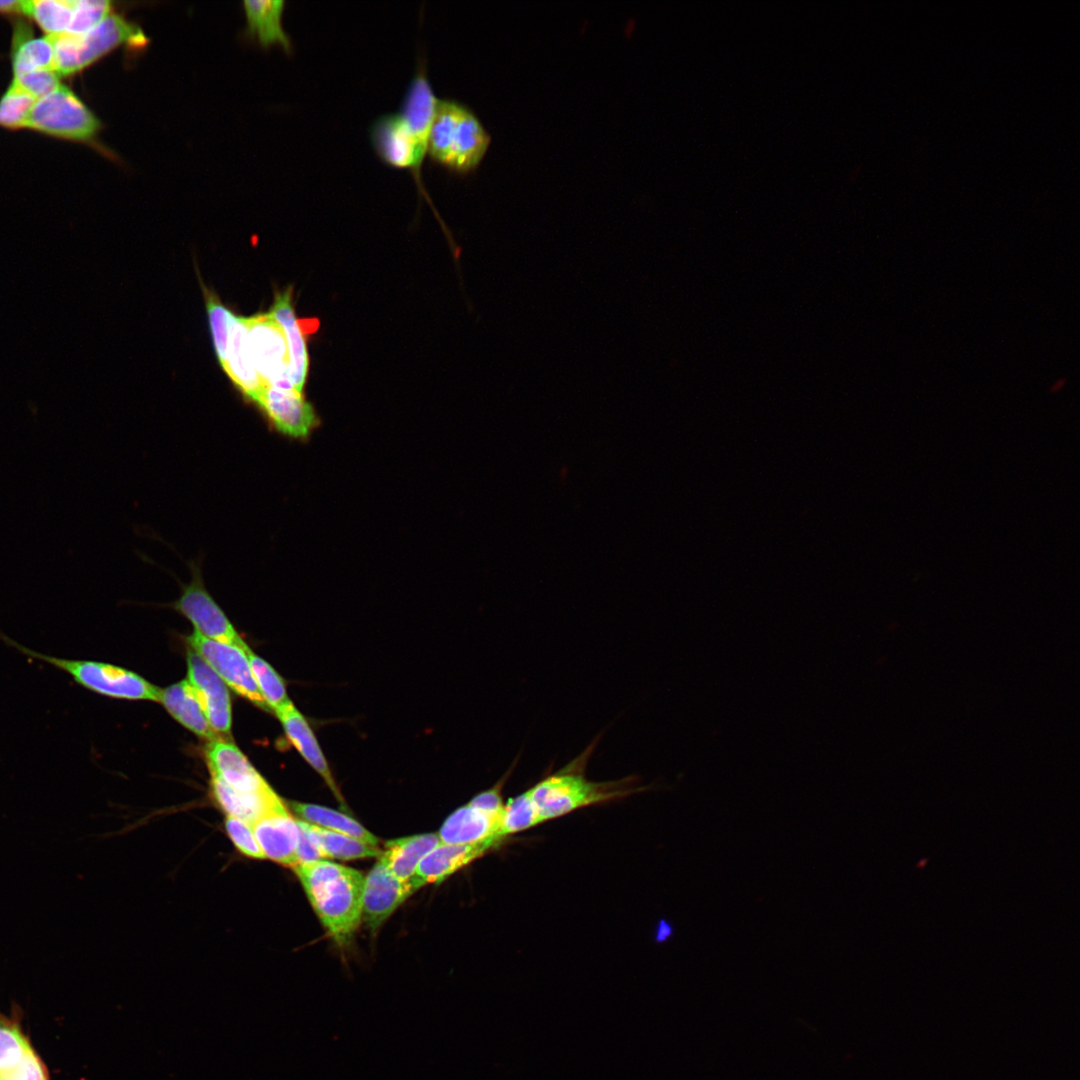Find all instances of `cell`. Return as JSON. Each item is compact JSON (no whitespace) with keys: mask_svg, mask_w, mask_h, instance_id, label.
I'll return each mask as SVG.
<instances>
[{"mask_svg":"<svg viewBox=\"0 0 1080 1080\" xmlns=\"http://www.w3.org/2000/svg\"><path fill=\"white\" fill-rule=\"evenodd\" d=\"M293 870L329 935L339 945L348 943L362 919L363 874L323 859Z\"/></svg>","mask_w":1080,"mask_h":1080,"instance_id":"obj_1","label":"cell"},{"mask_svg":"<svg viewBox=\"0 0 1080 1080\" xmlns=\"http://www.w3.org/2000/svg\"><path fill=\"white\" fill-rule=\"evenodd\" d=\"M588 747L563 769L527 790L540 822L564 816L589 805L627 796L635 790L632 778L594 782L586 778L584 765L591 754Z\"/></svg>","mask_w":1080,"mask_h":1080,"instance_id":"obj_2","label":"cell"},{"mask_svg":"<svg viewBox=\"0 0 1080 1080\" xmlns=\"http://www.w3.org/2000/svg\"><path fill=\"white\" fill-rule=\"evenodd\" d=\"M490 136L465 105L438 99L431 125L427 155L446 169L465 174L482 161Z\"/></svg>","mask_w":1080,"mask_h":1080,"instance_id":"obj_3","label":"cell"},{"mask_svg":"<svg viewBox=\"0 0 1080 1080\" xmlns=\"http://www.w3.org/2000/svg\"><path fill=\"white\" fill-rule=\"evenodd\" d=\"M0 641L23 655L48 663L72 677L79 685L104 696L159 701L161 690L139 675L121 667L90 660L58 658L32 650L0 631Z\"/></svg>","mask_w":1080,"mask_h":1080,"instance_id":"obj_4","label":"cell"},{"mask_svg":"<svg viewBox=\"0 0 1080 1080\" xmlns=\"http://www.w3.org/2000/svg\"><path fill=\"white\" fill-rule=\"evenodd\" d=\"M49 36L54 51V69L60 77L83 70L120 45L145 42V36L138 27L111 14L84 34Z\"/></svg>","mask_w":1080,"mask_h":1080,"instance_id":"obj_5","label":"cell"},{"mask_svg":"<svg viewBox=\"0 0 1080 1080\" xmlns=\"http://www.w3.org/2000/svg\"><path fill=\"white\" fill-rule=\"evenodd\" d=\"M27 128L56 138L84 142L96 136L100 122L72 90L61 84L37 100Z\"/></svg>","mask_w":1080,"mask_h":1080,"instance_id":"obj_6","label":"cell"},{"mask_svg":"<svg viewBox=\"0 0 1080 1080\" xmlns=\"http://www.w3.org/2000/svg\"><path fill=\"white\" fill-rule=\"evenodd\" d=\"M250 355L266 386L294 389L285 333L270 313L245 317Z\"/></svg>","mask_w":1080,"mask_h":1080,"instance_id":"obj_7","label":"cell"},{"mask_svg":"<svg viewBox=\"0 0 1080 1080\" xmlns=\"http://www.w3.org/2000/svg\"><path fill=\"white\" fill-rule=\"evenodd\" d=\"M190 568L192 578L183 587L180 597L173 603V608L188 618L195 630L204 637L236 646L247 653L250 648L206 590L200 565L193 562Z\"/></svg>","mask_w":1080,"mask_h":1080,"instance_id":"obj_8","label":"cell"},{"mask_svg":"<svg viewBox=\"0 0 1080 1080\" xmlns=\"http://www.w3.org/2000/svg\"><path fill=\"white\" fill-rule=\"evenodd\" d=\"M188 643L232 690L258 707L269 710L245 651L208 639L196 630L188 637Z\"/></svg>","mask_w":1080,"mask_h":1080,"instance_id":"obj_9","label":"cell"},{"mask_svg":"<svg viewBox=\"0 0 1080 1080\" xmlns=\"http://www.w3.org/2000/svg\"><path fill=\"white\" fill-rule=\"evenodd\" d=\"M272 429L295 440H306L319 419L302 391L265 386L254 401Z\"/></svg>","mask_w":1080,"mask_h":1080,"instance_id":"obj_10","label":"cell"},{"mask_svg":"<svg viewBox=\"0 0 1080 1080\" xmlns=\"http://www.w3.org/2000/svg\"><path fill=\"white\" fill-rule=\"evenodd\" d=\"M0 1080H51L16 1011L0 1012Z\"/></svg>","mask_w":1080,"mask_h":1080,"instance_id":"obj_11","label":"cell"},{"mask_svg":"<svg viewBox=\"0 0 1080 1080\" xmlns=\"http://www.w3.org/2000/svg\"><path fill=\"white\" fill-rule=\"evenodd\" d=\"M188 681L212 729L229 734L231 729V700L225 682L191 647L187 650Z\"/></svg>","mask_w":1080,"mask_h":1080,"instance_id":"obj_12","label":"cell"},{"mask_svg":"<svg viewBox=\"0 0 1080 1080\" xmlns=\"http://www.w3.org/2000/svg\"><path fill=\"white\" fill-rule=\"evenodd\" d=\"M415 891L410 880L398 879L379 857L365 878L362 919L376 931Z\"/></svg>","mask_w":1080,"mask_h":1080,"instance_id":"obj_13","label":"cell"},{"mask_svg":"<svg viewBox=\"0 0 1080 1080\" xmlns=\"http://www.w3.org/2000/svg\"><path fill=\"white\" fill-rule=\"evenodd\" d=\"M437 102L438 98L427 77L425 65L420 63L409 83L400 113L405 118L415 141L417 157L415 181L421 191H423L421 167L428 153L429 135Z\"/></svg>","mask_w":1080,"mask_h":1080,"instance_id":"obj_14","label":"cell"},{"mask_svg":"<svg viewBox=\"0 0 1080 1080\" xmlns=\"http://www.w3.org/2000/svg\"><path fill=\"white\" fill-rule=\"evenodd\" d=\"M370 139L378 157L395 169L417 171L416 145L412 132L400 112L377 118L370 129Z\"/></svg>","mask_w":1080,"mask_h":1080,"instance_id":"obj_15","label":"cell"},{"mask_svg":"<svg viewBox=\"0 0 1080 1080\" xmlns=\"http://www.w3.org/2000/svg\"><path fill=\"white\" fill-rule=\"evenodd\" d=\"M501 841L500 838L492 837L472 844L440 843L423 858L415 874L409 880L416 890L429 883L438 884L460 868L496 847Z\"/></svg>","mask_w":1080,"mask_h":1080,"instance_id":"obj_16","label":"cell"},{"mask_svg":"<svg viewBox=\"0 0 1080 1080\" xmlns=\"http://www.w3.org/2000/svg\"><path fill=\"white\" fill-rule=\"evenodd\" d=\"M269 313L285 333L289 352L290 379L293 388L302 391L309 369L306 334L313 332L317 327L312 326L313 321L309 325H305L304 320H299L295 316L292 288H287L275 295Z\"/></svg>","mask_w":1080,"mask_h":1080,"instance_id":"obj_17","label":"cell"},{"mask_svg":"<svg viewBox=\"0 0 1080 1080\" xmlns=\"http://www.w3.org/2000/svg\"><path fill=\"white\" fill-rule=\"evenodd\" d=\"M252 828L265 858L292 868L297 865L299 827L286 807L263 816Z\"/></svg>","mask_w":1080,"mask_h":1080,"instance_id":"obj_18","label":"cell"},{"mask_svg":"<svg viewBox=\"0 0 1080 1080\" xmlns=\"http://www.w3.org/2000/svg\"><path fill=\"white\" fill-rule=\"evenodd\" d=\"M205 754L211 775L241 791H259L269 787L265 779L233 744L221 738L210 741Z\"/></svg>","mask_w":1080,"mask_h":1080,"instance_id":"obj_19","label":"cell"},{"mask_svg":"<svg viewBox=\"0 0 1080 1080\" xmlns=\"http://www.w3.org/2000/svg\"><path fill=\"white\" fill-rule=\"evenodd\" d=\"M214 799L227 816L254 824L263 816L286 807L269 786L259 791H241L211 775Z\"/></svg>","mask_w":1080,"mask_h":1080,"instance_id":"obj_20","label":"cell"},{"mask_svg":"<svg viewBox=\"0 0 1080 1080\" xmlns=\"http://www.w3.org/2000/svg\"><path fill=\"white\" fill-rule=\"evenodd\" d=\"M223 369L243 395L253 402L266 386L250 355L245 317L233 313L229 320V347Z\"/></svg>","mask_w":1080,"mask_h":1080,"instance_id":"obj_21","label":"cell"},{"mask_svg":"<svg viewBox=\"0 0 1080 1080\" xmlns=\"http://www.w3.org/2000/svg\"><path fill=\"white\" fill-rule=\"evenodd\" d=\"M502 814H491L468 803L450 814L439 830L442 844H472L499 835Z\"/></svg>","mask_w":1080,"mask_h":1080,"instance_id":"obj_22","label":"cell"},{"mask_svg":"<svg viewBox=\"0 0 1080 1080\" xmlns=\"http://www.w3.org/2000/svg\"><path fill=\"white\" fill-rule=\"evenodd\" d=\"M277 716L292 744L305 760L322 776L338 801L344 804V800L333 780L326 758L324 757L316 737L306 719L294 705L280 712Z\"/></svg>","mask_w":1080,"mask_h":1080,"instance_id":"obj_23","label":"cell"},{"mask_svg":"<svg viewBox=\"0 0 1080 1080\" xmlns=\"http://www.w3.org/2000/svg\"><path fill=\"white\" fill-rule=\"evenodd\" d=\"M159 701L178 722L197 736L209 742L220 738L210 726L188 680L161 690Z\"/></svg>","mask_w":1080,"mask_h":1080,"instance_id":"obj_24","label":"cell"},{"mask_svg":"<svg viewBox=\"0 0 1080 1080\" xmlns=\"http://www.w3.org/2000/svg\"><path fill=\"white\" fill-rule=\"evenodd\" d=\"M438 833H425L386 842L380 856L389 870L400 880L408 881L423 858L440 844Z\"/></svg>","mask_w":1080,"mask_h":1080,"instance_id":"obj_25","label":"cell"},{"mask_svg":"<svg viewBox=\"0 0 1080 1080\" xmlns=\"http://www.w3.org/2000/svg\"><path fill=\"white\" fill-rule=\"evenodd\" d=\"M285 2L282 0H250L244 2V10L250 34L264 46L279 45L291 51V40L286 34L282 17Z\"/></svg>","mask_w":1080,"mask_h":1080,"instance_id":"obj_26","label":"cell"},{"mask_svg":"<svg viewBox=\"0 0 1080 1080\" xmlns=\"http://www.w3.org/2000/svg\"><path fill=\"white\" fill-rule=\"evenodd\" d=\"M13 40V76L40 70L55 71L54 51L50 36L34 38L29 30L21 25L15 29Z\"/></svg>","mask_w":1080,"mask_h":1080,"instance_id":"obj_27","label":"cell"},{"mask_svg":"<svg viewBox=\"0 0 1080 1080\" xmlns=\"http://www.w3.org/2000/svg\"><path fill=\"white\" fill-rule=\"evenodd\" d=\"M290 808L307 823L324 829L342 833L367 844L377 846L379 840L352 817L316 804L291 801Z\"/></svg>","mask_w":1080,"mask_h":1080,"instance_id":"obj_28","label":"cell"},{"mask_svg":"<svg viewBox=\"0 0 1080 1080\" xmlns=\"http://www.w3.org/2000/svg\"><path fill=\"white\" fill-rule=\"evenodd\" d=\"M304 826L325 858L354 860L380 857L382 850L354 837L333 832L303 821Z\"/></svg>","mask_w":1080,"mask_h":1080,"instance_id":"obj_29","label":"cell"},{"mask_svg":"<svg viewBox=\"0 0 1080 1080\" xmlns=\"http://www.w3.org/2000/svg\"><path fill=\"white\" fill-rule=\"evenodd\" d=\"M76 0H23L24 15L31 17L47 35L68 33Z\"/></svg>","mask_w":1080,"mask_h":1080,"instance_id":"obj_30","label":"cell"},{"mask_svg":"<svg viewBox=\"0 0 1080 1080\" xmlns=\"http://www.w3.org/2000/svg\"><path fill=\"white\" fill-rule=\"evenodd\" d=\"M253 676L269 710L277 714L292 706L285 685L277 672L250 649L246 653Z\"/></svg>","mask_w":1080,"mask_h":1080,"instance_id":"obj_31","label":"cell"},{"mask_svg":"<svg viewBox=\"0 0 1080 1080\" xmlns=\"http://www.w3.org/2000/svg\"><path fill=\"white\" fill-rule=\"evenodd\" d=\"M37 99L12 81L0 98V126L7 129L27 128Z\"/></svg>","mask_w":1080,"mask_h":1080,"instance_id":"obj_32","label":"cell"},{"mask_svg":"<svg viewBox=\"0 0 1080 1080\" xmlns=\"http://www.w3.org/2000/svg\"><path fill=\"white\" fill-rule=\"evenodd\" d=\"M540 823L536 809L525 791L505 803L499 835L505 839L508 835L524 831Z\"/></svg>","mask_w":1080,"mask_h":1080,"instance_id":"obj_33","label":"cell"},{"mask_svg":"<svg viewBox=\"0 0 1080 1080\" xmlns=\"http://www.w3.org/2000/svg\"><path fill=\"white\" fill-rule=\"evenodd\" d=\"M204 291L214 347L218 360L223 367L228 354L229 320L232 312L214 294L206 289Z\"/></svg>","mask_w":1080,"mask_h":1080,"instance_id":"obj_34","label":"cell"},{"mask_svg":"<svg viewBox=\"0 0 1080 1080\" xmlns=\"http://www.w3.org/2000/svg\"><path fill=\"white\" fill-rule=\"evenodd\" d=\"M111 11V3L106 0H76L74 15L69 34H84L105 20Z\"/></svg>","mask_w":1080,"mask_h":1080,"instance_id":"obj_35","label":"cell"},{"mask_svg":"<svg viewBox=\"0 0 1080 1080\" xmlns=\"http://www.w3.org/2000/svg\"><path fill=\"white\" fill-rule=\"evenodd\" d=\"M225 828L231 841L243 855L255 859L265 858L251 824L235 817L227 816L225 819Z\"/></svg>","mask_w":1080,"mask_h":1080,"instance_id":"obj_36","label":"cell"},{"mask_svg":"<svg viewBox=\"0 0 1080 1080\" xmlns=\"http://www.w3.org/2000/svg\"><path fill=\"white\" fill-rule=\"evenodd\" d=\"M60 78L54 70H40L13 76L12 81L38 100L57 89L61 85Z\"/></svg>","mask_w":1080,"mask_h":1080,"instance_id":"obj_37","label":"cell"},{"mask_svg":"<svg viewBox=\"0 0 1080 1080\" xmlns=\"http://www.w3.org/2000/svg\"><path fill=\"white\" fill-rule=\"evenodd\" d=\"M503 780L494 787L477 794L468 804L487 813L502 814L505 805L501 796Z\"/></svg>","mask_w":1080,"mask_h":1080,"instance_id":"obj_38","label":"cell"},{"mask_svg":"<svg viewBox=\"0 0 1080 1080\" xmlns=\"http://www.w3.org/2000/svg\"><path fill=\"white\" fill-rule=\"evenodd\" d=\"M297 823L299 827L297 865L310 863L325 858L321 850L318 848V846L306 830L303 821L297 819Z\"/></svg>","mask_w":1080,"mask_h":1080,"instance_id":"obj_39","label":"cell"},{"mask_svg":"<svg viewBox=\"0 0 1080 1080\" xmlns=\"http://www.w3.org/2000/svg\"><path fill=\"white\" fill-rule=\"evenodd\" d=\"M0 14H23V0H0Z\"/></svg>","mask_w":1080,"mask_h":1080,"instance_id":"obj_40","label":"cell"}]
</instances>
